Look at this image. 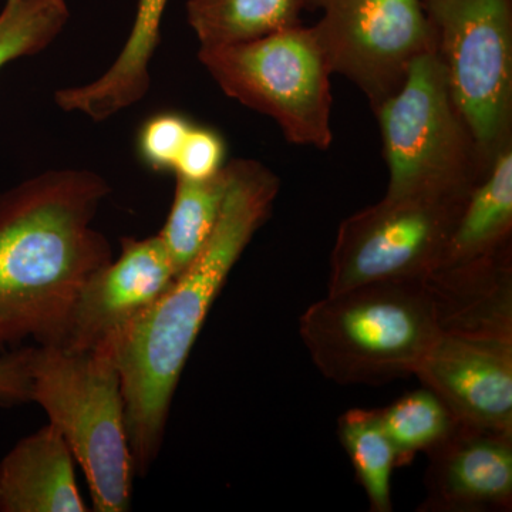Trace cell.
I'll return each mask as SVG.
<instances>
[{"instance_id":"cell-1","label":"cell","mask_w":512,"mask_h":512,"mask_svg":"<svg viewBox=\"0 0 512 512\" xmlns=\"http://www.w3.org/2000/svg\"><path fill=\"white\" fill-rule=\"evenodd\" d=\"M220 220L197 258L124 332L113 357L121 379L128 443L144 476L163 447L175 390L215 299L256 231L271 215L279 178L258 161L228 163Z\"/></svg>"},{"instance_id":"cell-2","label":"cell","mask_w":512,"mask_h":512,"mask_svg":"<svg viewBox=\"0 0 512 512\" xmlns=\"http://www.w3.org/2000/svg\"><path fill=\"white\" fill-rule=\"evenodd\" d=\"M110 185L89 170L46 171L0 192V353L64 345L90 276L113 261L93 227Z\"/></svg>"},{"instance_id":"cell-3","label":"cell","mask_w":512,"mask_h":512,"mask_svg":"<svg viewBox=\"0 0 512 512\" xmlns=\"http://www.w3.org/2000/svg\"><path fill=\"white\" fill-rule=\"evenodd\" d=\"M319 372L338 384H380L416 375L440 333L429 284L386 282L328 293L299 322Z\"/></svg>"},{"instance_id":"cell-4","label":"cell","mask_w":512,"mask_h":512,"mask_svg":"<svg viewBox=\"0 0 512 512\" xmlns=\"http://www.w3.org/2000/svg\"><path fill=\"white\" fill-rule=\"evenodd\" d=\"M30 373V399L45 410L82 467L93 510L130 511L136 470L113 355L104 350L37 346Z\"/></svg>"},{"instance_id":"cell-5","label":"cell","mask_w":512,"mask_h":512,"mask_svg":"<svg viewBox=\"0 0 512 512\" xmlns=\"http://www.w3.org/2000/svg\"><path fill=\"white\" fill-rule=\"evenodd\" d=\"M375 114L389 167L386 195L466 200L487 174L436 50L413 63L402 89Z\"/></svg>"},{"instance_id":"cell-6","label":"cell","mask_w":512,"mask_h":512,"mask_svg":"<svg viewBox=\"0 0 512 512\" xmlns=\"http://www.w3.org/2000/svg\"><path fill=\"white\" fill-rule=\"evenodd\" d=\"M198 59L222 92L271 117L289 143L328 150L333 73L313 26H295L244 45L200 49Z\"/></svg>"},{"instance_id":"cell-7","label":"cell","mask_w":512,"mask_h":512,"mask_svg":"<svg viewBox=\"0 0 512 512\" xmlns=\"http://www.w3.org/2000/svg\"><path fill=\"white\" fill-rule=\"evenodd\" d=\"M448 90L484 170L512 146V0H424Z\"/></svg>"},{"instance_id":"cell-8","label":"cell","mask_w":512,"mask_h":512,"mask_svg":"<svg viewBox=\"0 0 512 512\" xmlns=\"http://www.w3.org/2000/svg\"><path fill=\"white\" fill-rule=\"evenodd\" d=\"M466 200L384 195L340 224L328 293L386 282H424L439 272Z\"/></svg>"},{"instance_id":"cell-9","label":"cell","mask_w":512,"mask_h":512,"mask_svg":"<svg viewBox=\"0 0 512 512\" xmlns=\"http://www.w3.org/2000/svg\"><path fill=\"white\" fill-rule=\"evenodd\" d=\"M332 73L365 94L373 111L402 89L419 57L436 50L423 0H308Z\"/></svg>"},{"instance_id":"cell-10","label":"cell","mask_w":512,"mask_h":512,"mask_svg":"<svg viewBox=\"0 0 512 512\" xmlns=\"http://www.w3.org/2000/svg\"><path fill=\"white\" fill-rule=\"evenodd\" d=\"M174 266L158 235L121 239L117 261L101 268L80 289L70 313L66 348L113 355L124 332L171 284Z\"/></svg>"},{"instance_id":"cell-11","label":"cell","mask_w":512,"mask_h":512,"mask_svg":"<svg viewBox=\"0 0 512 512\" xmlns=\"http://www.w3.org/2000/svg\"><path fill=\"white\" fill-rule=\"evenodd\" d=\"M414 376L458 423L512 433V336L441 332Z\"/></svg>"},{"instance_id":"cell-12","label":"cell","mask_w":512,"mask_h":512,"mask_svg":"<svg viewBox=\"0 0 512 512\" xmlns=\"http://www.w3.org/2000/svg\"><path fill=\"white\" fill-rule=\"evenodd\" d=\"M427 511L510 510L512 433L458 423L427 451Z\"/></svg>"},{"instance_id":"cell-13","label":"cell","mask_w":512,"mask_h":512,"mask_svg":"<svg viewBox=\"0 0 512 512\" xmlns=\"http://www.w3.org/2000/svg\"><path fill=\"white\" fill-rule=\"evenodd\" d=\"M76 460L55 426L23 437L0 461V512H86Z\"/></svg>"},{"instance_id":"cell-14","label":"cell","mask_w":512,"mask_h":512,"mask_svg":"<svg viewBox=\"0 0 512 512\" xmlns=\"http://www.w3.org/2000/svg\"><path fill=\"white\" fill-rule=\"evenodd\" d=\"M167 5L168 0H138L133 28L114 63L92 83L59 90L57 106L103 121L143 100L150 90V63Z\"/></svg>"},{"instance_id":"cell-15","label":"cell","mask_w":512,"mask_h":512,"mask_svg":"<svg viewBox=\"0 0 512 512\" xmlns=\"http://www.w3.org/2000/svg\"><path fill=\"white\" fill-rule=\"evenodd\" d=\"M511 231L512 146L498 154L481 183L471 191L441 269L470 264L503 251L510 245Z\"/></svg>"},{"instance_id":"cell-16","label":"cell","mask_w":512,"mask_h":512,"mask_svg":"<svg viewBox=\"0 0 512 512\" xmlns=\"http://www.w3.org/2000/svg\"><path fill=\"white\" fill-rule=\"evenodd\" d=\"M308 0H188L187 20L200 49L255 42L301 25Z\"/></svg>"},{"instance_id":"cell-17","label":"cell","mask_w":512,"mask_h":512,"mask_svg":"<svg viewBox=\"0 0 512 512\" xmlns=\"http://www.w3.org/2000/svg\"><path fill=\"white\" fill-rule=\"evenodd\" d=\"M231 171L229 165L207 180L177 177L173 205L161 229L175 275H180L205 247L220 220Z\"/></svg>"},{"instance_id":"cell-18","label":"cell","mask_w":512,"mask_h":512,"mask_svg":"<svg viewBox=\"0 0 512 512\" xmlns=\"http://www.w3.org/2000/svg\"><path fill=\"white\" fill-rule=\"evenodd\" d=\"M338 436L370 508L376 512L392 511V477L397 456L377 410L352 409L343 413L338 420Z\"/></svg>"},{"instance_id":"cell-19","label":"cell","mask_w":512,"mask_h":512,"mask_svg":"<svg viewBox=\"0 0 512 512\" xmlns=\"http://www.w3.org/2000/svg\"><path fill=\"white\" fill-rule=\"evenodd\" d=\"M377 413L396 450L397 467L410 463L417 453H427L437 446L457 424L443 400L424 386Z\"/></svg>"},{"instance_id":"cell-20","label":"cell","mask_w":512,"mask_h":512,"mask_svg":"<svg viewBox=\"0 0 512 512\" xmlns=\"http://www.w3.org/2000/svg\"><path fill=\"white\" fill-rule=\"evenodd\" d=\"M69 18L66 0H8L0 12V69L52 45Z\"/></svg>"},{"instance_id":"cell-21","label":"cell","mask_w":512,"mask_h":512,"mask_svg":"<svg viewBox=\"0 0 512 512\" xmlns=\"http://www.w3.org/2000/svg\"><path fill=\"white\" fill-rule=\"evenodd\" d=\"M190 121L178 114L151 117L138 136L141 160L156 171H173L175 161L191 128Z\"/></svg>"},{"instance_id":"cell-22","label":"cell","mask_w":512,"mask_h":512,"mask_svg":"<svg viewBox=\"0 0 512 512\" xmlns=\"http://www.w3.org/2000/svg\"><path fill=\"white\" fill-rule=\"evenodd\" d=\"M224 140L210 128H190L174 165L177 177L207 180L224 167Z\"/></svg>"},{"instance_id":"cell-23","label":"cell","mask_w":512,"mask_h":512,"mask_svg":"<svg viewBox=\"0 0 512 512\" xmlns=\"http://www.w3.org/2000/svg\"><path fill=\"white\" fill-rule=\"evenodd\" d=\"M35 348H19L0 353V406L32 403V367Z\"/></svg>"}]
</instances>
